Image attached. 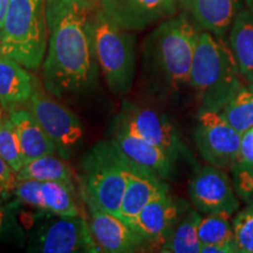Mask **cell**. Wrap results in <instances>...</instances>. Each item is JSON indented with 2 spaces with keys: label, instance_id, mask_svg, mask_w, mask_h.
Wrapping results in <instances>:
<instances>
[{
  "label": "cell",
  "instance_id": "cell-1",
  "mask_svg": "<svg viewBox=\"0 0 253 253\" xmlns=\"http://www.w3.org/2000/svg\"><path fill=\"white\" fill-rule=\"evenodd\" d=\"M97 4L89 0H46L47 50L41 65L53 95L80 94L96 80L90 19Z\"/></svg>",
  "mask_w": 253,
  "mask_h": 253
},
{
  "label": "cell",
  "instance_id": "cell-2",
  "mask_svg": "<svg viewBox=\"0 0 253 253\" xmlns=\"http://www.w3.org/2000/svg\"><path fill=\"white\" fill-rule=\"evenodd\" d=\"M201 30L183 12L162 21L145 38L144 65L164 93L189 87L190 73Z\"/></svg>",
  "mask_w": 253,
  "mask_h": 253
},
{
  "label": "cell",
  "instance_id": "cell-3",
  "mask_svg": "<svg viewBox=\"0 0 253 253\" xmlns=\"http://www.w3.org/2000/svg\"><path fill=\"white\" fill-rule=\"evenodd\" d=\"M244 84L229 42L201 31L189 81L201 109L219 112Z\"/></svg>",
  "mask_w": 253,
  "mask_h": 253
},
{
  "label": "cell",
  "instance_id": "cell-4",
  "mask_svg": "<svg viewBox=\"0 0 253 253\" xmlns=\"http://www.w3.org/2000/svg\"><path fill=\"white\" fill-rule=\"evenodd\" d=\"M46 0H9L1 30L0 54L39 71L47 50Z\"/></svg>",
  "mask_w": 253,
  "mask_h": 253
},
{
  "label": "cell",
  "instance_id": "cell-5",
  "mask_svg": "<svg viewBox=\"0 0 253 253\" xmlns=\"http://www.w3.org/2000/svg\"><path fill=\"white\" fill-rule=\"evenodd\" d=\"M93 49L107 87L122 96L131 90L135 78V36L113 23L96 6L90 19Z\"/></svg>",
  "mask_w": 253,
  "mask_h": 253
},
{
  "label": "cell",
  "instance_id": "cell-6",
  "mask_svg": "<svg viewBox=\"0 0 253 253\" xmlns=\"http://www.w3.org/2000/svg\"><path fill=\"white\" fill-rule=\"evenodd\" d=\"M130 169L112 141L97 142L81 161V198L120 214Z\"/></svg>",
  "mask_w": 253,
  "mask_h": 253
},
{
  "label": "cell",
  "instance_id": "cell-7",
  "mask_svg": "<svg viewBox=\"0 0 253 253\" xmlns=\"http://www.w3.org/2000/svg\"><path fill=\"white\" fill-rule=\"evenodd\" d=\"M115 129L125 130L157 145L166 151L173 162L188 157V149L171 121L160 110L125 101L116 119Z\"/></svg>",
  "mask_w": 253,
  "mask_h": 253
},
{
  "label": "cell",
  "instance_id": "cell-8",
  "mask_svg": "<svg viewBox=\"0 0 253 253\" xmlns=\"http://www.w3.org/2000/svg\"><path fill=\"white\" fill-rule=\"evenodd\" d=\"M26 107L54 142L60 156H71L84 138V126L78 116L38 84Z\"/></svg>",
  "mask_w": 253,
  "mask_h": 253
},
{
  "label": "cell",
  "instance_id": "cell-9",
  "mask_svg": "<svg viewBox=\"0 0 253 253\" xmlns=\"http://www.w3.org/2000/svg\"><path fill=\"white\" fill-rule=\"evenodd\" d=\"M30 251L40 253L101 252L89 223L82 214L52 216L38 227L31 239Z\"/></svg>",
  "mask_w": 253,
  "mask_h": 253
},
{
  "label": "cell",
  "instance_id": "cell-10",
  "mask_svg": "<svg viewBox=\"0 0 253 253\" xmlns=\"http://www.w3.org/2000/svg\"><path fill=\"white\" fill-rule=\"evenodd\" d=\"M242 134L218 112L201 109L195 126V142L202 157L211 166L230 169L238 157Z\"/></svg>",
  "mask_w": 253,
  "mask_h": 253
},
{
  "label": "cell",
  "instance_id": "cell-11",
  "mask_svg": "<svg viewBox=\"0 0 253 253\" xmlns=\"http://www.w3.org/2000/svg\"><path fill=\"white\" fill-rule=\"evenodd\" d=\"M189 195L195 209L202 214L226 212L235 216L240 208L232 179L225 170L211 164L194 173L189 182Z\"/></svg>",
  "mask_w": 253,
  "mask_h": 253
},
{
  "label": "cell",
  "instance_id": "cell-12",
  "mask_svg": "<svg viewBox=\"0 0 253 253\" xmlns=\"http://www.w3.org/2000/svg\"><path fill=\"white\" fill-rule=\"evenodd\" d=\"M99 6L120 27L141 32L176 15L183 0H100Z\"/></svg>",
  "mask_w": 253,
  "mask_h": 253
},
{
  "label": "cell",
  "instance_id": "cell-13",
  "mask_svg": "<svg viewBox=\"0 0 253 253\" xmlns=\"http://www.w3.org/2000/svg\"><path fill=\"white\" fill-rule=\"evenodd\" d=\"M82 201L88 210V223L91 235L101 252L132 253L149 250L147 240L119 214L104 211L88 199Z\"/></svg>",
  "mask_w": 253,
  "mask_h": 253
},
{
  "label": "cell",
  "instance_id": "cell-14",
  "mask_svg": "<svg viewBox=\"0 0 253 253\" xmlns=\"http://www.w3.org/2000/svg\"><path fill=\"white\" fill-rule=\"evenodd\" d=\"M75 185L62 182L18 181L14 196L21 204L50 216L80 214Z\"/></svg>",
  "mask_w": 253,
  "mask_h": 253
},
{
  "label": "cell",
  "instance_id": "cell-15",
  "mask_svg": "<svg viewBox=\"0 0 253 253\" xmlns=\"http://www.w3.org/2000/svg\"><path fill=\"white\" fill-rule=\"evenodd\" d=\"M188 207L169 194V188L151 199L132 220L131 225L147 240L149 249L160 251L164 240Z\"/></svg>",
  "mask_w": 253,
  "mask_h": 253
},
{
  "label": "cell",
  "instance_id": "cell-16",
  "mask_svg": "<svg viewBox=\"0 0 253 253\" xmlns=\"http://www.w3.org/2000/svg\"><path fill=\"white\" fill-rule=\"evenodd\" d=\"M110 141L120 154L134 166L154 173L163 181L170 178L173 160L157 145L120 129L114 130Z\"/></svg>",
  "mask_w": 253,
  "mask_h": 253
},
{
  "label": "cell",
  "instance_id": "cell-17",
  "mask_svg": "<svg viewBox=\"0 0 253 253\" xmlns=\"http://www.w3.org/2000/svg\"><path fill=\"white\" fill-rule=\"evenodd\" d=\"M244 0H183V8L201 31L225 38Z\"/></svg>",
  "mask_w": 253,
  "mask_h": 253
},
{
  "label": "cell",
  "instance_id": "cell-18",
  "mask_svg": "<svg viewBox=\"0 0 253 253\" xmlns=\"http://www.w3.org/2000/svg\"><path fill=\"white\" fill-rule=\"evenodd\" d=\"M31 72L17 60L0 54V103L4 112L27 106L37 87Z\"/></svg>",
  "mask_w": 253,
  "mask_h": 253
},
{
  "label": "cell",
  "instance_id": "cell-19",
  "mask_svg": "<svg viewBox=\"0 0 253 253\" xmlns=\"http://www.w3.org/2000/svg\"><path fill=\"white\" fill-rule=\"evenodd\" d=\"M130 166L131 169L129 173L128 184L123 195L119 214L129 224L132 223L142 209L149 203L155 196L168 189V185L163 179L158 178L154 173L140 167H136L132 163H130Z\"/></svg>",
  "mask_w": 253,
  "mask_h": 253
},
{
  "label": "cell",
  "instance_id": "cell-20",
  "mask_svg": "<svg viewBox=\"0 0 253 253\" xmlns=\"http://www.w3.org/2000/svg\"><path fill=\"white\" fill-rule=\"evenodd\" d=\"M7 116L17 130L25 162L46 155H59L54 142L50 140L27 107L11 110Z\"/></svg>",
  "mask_w": 253,
  "mask_h": 253
},
{
  "label": "cell",
  "instance_id": "cell-21",
  "mask_svg": "<svg viewBox=\"0 0 253 253\" xmlns=\"http://www.w3.org/2000/svg\"><path fill=\"white\" fill-rule=\"evenodd\" d=\"M227 42L244 81L253 84V15L245 6L230 28Z\"/></svg>",
  "mask_w": 253,
  "mask_h": 253
},
{
  "label": "cell",
  "instance_id": "cell-22",
  "mask_svg": "<svg viewBox=\"0 0 253 253\" xmlns=\"http://www.w3.org/2000/svg\"><path fill=\"white\" fill-rule=\"evenodd\" d=\"M202 213L186 208L169 236L161 246L163 253H201L202 244L198 238V224Z\"/></svg>",
  "mask_w": 253,
  "mask_h": 253
},
{
  "label": "cell",
  "instance_id": "cell-23",
  "mask_svg": "<svg viewBox=\"0 0 253 253\" xmlns=\"http://www.w3.org/2000/svg\"><path fill=\"white\" fill-rule=\"evenodd\" d=\"M18 181L62 182L75 185L74 172L69 164L56 154L46 155L27 161L17 172Z\"/></svg>",
  "mask_w": 253,
  "mask_h": 253
},
{
  "label": "cell",
  "instance_id": "cell-24",
  "mask_svg": "<svg viewBox=\"0 0 253 253\" xmlns=\"http://www.w3.org/2000/svg\"><path fill=\"white\" fill-rule=\"evenodd\" d=\"M218 113L239 134L253 128V84L245 82Z\"/></svg>",
  "mask_w": 253,
  "mask_h": 253
},
{
  "label": "cell",
  "instance_id": "cell-25",
  "mask_svg": "<svg viewBox=\"0 0 253 253\" xmlns=\"http://www.w3.org/2000/svg\"><path fill=\"white\" fill-rule=\"evenodd\" d=\"M232 217V214L226 212L202 216L198 224V238L202 246L210 244L235 246V231L231 223Z\"/></svg>",
  "mask_w": 253,
  "mask_h": 253
},
{
  "label": "cell",
  "instance_id": "cell-26",
  "mask_svg": "<svg viewBox=\"0 0 253 253\" xmlns=\"http://www.w3.org/2000/svg\"><path fill=\"white\" fill-rule=\"evenodd\" d=\"M0 156L17 173L25 164L17 130L8 116L0 123Z\"/></svg>",
  "mask_w": 253,
  "mask_h": 253
},
{
  "label": "cell",
  "instance_id": "cell-27",
  "mask_svg": "<svg viewBox=\"0 0 253 253\" xmlns=\"http://www.w3.org/2000/svg\"><path fill=\"white\" fill-rule=\"evenodd\" d=\"M232 226L237 253H253V204H246L233 216Z\"/></svg>",
  "mask_w": 253,
  "mask_h": 253
},
{
  "label": "cell",
  "instance_id": "cell-28",
  "mask_svg": "<svg viewBox=\"0 0 253 253\" xmlns=\"http://www.w3.org/2000/svg\"><path fill=\"white\" fill-rule=\"evenodd\" d=\"M230 170L233 186L240 201L245 204H253V163H235Z\"/></svg>",
  "mask_w": 253,
  "mask_h": 253
},
{
  "label": "cell",
  "instance_id": "cell-29",
  "mask_svg": "<svg viewBox=\"0 0 253 253\" xmlns=\"http://www.w3.org/2000/svg\"><path fill=\"white\" fill-rule=\"evenodd\" d=\"M17 183V173L0 156V203H6L14 195Z\"/></svg>",
  "mask_w": 253,
  "mask_h": 253
},
{
  "label": "cell",
  "instance_id": "cell-30",
  "mask_svg": "<svg viewBox=\"0 0 253 253\" xmlns=\"http://www.w3.org/2000/svg\"><path fill=\"white\" fill-rule=\"evenodd\" d=\"M15 214L13 205L0 203V237L7 235L15 229Z\"/></svg>",
  "mask_w": 253,
  "mask_h": 253
},
{
  "label": "cell",
  "instance_id": "cell-31",
  "mask_svg": "<svg viewBox=\"0 0 253 253\" xmlns=\"http://www.w3.org/2000/svg\"><path fill=\"white\" fill-rule=\"evenodd\" d=\"M253 163V128L244 132L240 142V149L236 163Z\"/></svg>",
  "mask_w": 253,
  "mask_h": 253
},
{
  "label": "cell",
  "instance_id": "cell-32",
  "mask_svg": "<svg viewBox=\"0 0 253 253\" xmlns=\"http://www.w3.org/2000/svg\"><path fill=\"white\" fill-rule=\"evenodd\" d=\"M201 253H237V251L235 246L232 245L210 244L202 246Z\"/></svg>",
  "mask_w": 253,
  "mask_h": 253
},
{
  "label": "cell",
  "instance_id": "cell-33",
  "mask_svg": "<svg viewBox=\"0 0 253 253\" xmlns=\"http://www.w3.org/2000/svg\"><path fill=\"white\" fill-rule=\"evenodd\" d=\"M8 1L9 0H0V30H1L2 24H4V18L8 6Z\"/></svg>",
  "mask_w": 253,
  "mask_h": 253
},
{
  "label": "cell",
  "instance_id": "cell-34",
  "mask_svg": "<svg viewBox=\"0 0 253 253\" xmlns=\"http://www.w3.org/2000/svg\"><path fill=\"white\" fill-rule=\"evenodd\" d=\"M245 7L251 12V14L253 15V0H244Z\"/></svg>",
  "mask_w": 253,
  "mask_h": 253
},
{
  "label": "cell",
  "instance_id": "cell-35",
  "mask_svg": "<svg viewBox=\"0 0 253 253\" xmlns=\"http://www.w3.org/2000/svg\"><path fill=\"white\" fill-rule=\"evenodd\" d=\"M4 118H5V116H4V109H2L1 103H0V123H1L2 119H4Z\"/></svg>",
  "mask_w": 253,
  "mask_h": 253
},
{
  "label": "cell",
  "instance_id": "cell-36",
  "mask_svg": "<svg viewBox=\"0 0 253 253\" xmlns=\"http://www.w3.org/2000/svg\"><path fill=\"white\" fill-rule=\"evenodd\" d=\"M89 1H91V2H95V4H99L100 0H89Z\"/></svg>",
  "mask_w": 253,
  "mask_h": 253
}]
</instances>
